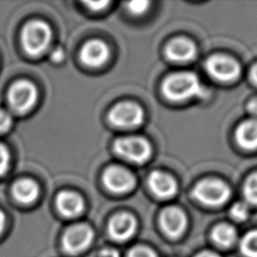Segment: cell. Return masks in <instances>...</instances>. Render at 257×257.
I'll list each match as a JSON object with an SVG mask.
<instances>
[{
	"label": "cell",
	"instance_id": "cell-28",
	"mask_svg": "<svg viewBox=\"0 0 257 257\" xmlns=\"http://www.w3.org/2000/svg\"><path fill=\"white\" fill-rule=\"evenodd\" d=\"M100 257H118V253L113 249H105L101 252Z\"/></svg>",
	"mask_w": 257,
	"mask_h": 257
},
{
	"label": "cell",
	"instance_id": "cell-7",
	"mask_svg": "<svg viewBox=\"0 0 257 257\" xmlns=\"http://www.w3.org/2000/svg\"><path fill=\"white\" fill-rule=\"evenodd\" d=\"M206 67L213 77L222 81L233 80L240 73L239 64L224 55H213L207 60Z\"/></svg>",
	"mask_w": 257,
	"mask_h": 257
},
{
	"label": "cell",
	"instance_id": "cell-19",
	"mask_svg": "<svg viewBox=\"0 0 257 257\" xmlns=\"http://www.w3.org/2000/svg\"><path fill=\"white\" fill-rule=\"evenodd\" d=\"M241 250L248 257H257V231L249 232L241 241Z\"/></svg>",
	"mask_w": 257,
	"mask_h": 257
},
{
	"label": "cell",
	"instance_id": "cell-22",
	"mask_svg": "<svg viewBox=\"0 0 257 257\" xmlns=\"http://www.w3.org/2000/svg\"><path fill=\"white\" fill-rule=\"evenodd\" d=\"M10 163V156L7 149L0 144V176L7 172Z\"/></svg>",
	"mask_w": 257,
	"mask_h": 257
},
{
	"label": "cell",
	"instance_id": "cell-1",
	"mask_svg": "<svg viewBox=\"0 0 257 257\" xmlns=\"http://www.w3.org/2000/svg\"><path fill=\"white\" fill-rule=\"evenodd\" d=\"M164 93L173 100H184L204 91L196 74L191 72H179L170 75L163 84Z\"/></svg>",
	"mask_w": 257,
	"mask_h": 257
},
{
	"label": "cell",
	"instance_id": "cell-20",
	"mask_svg": "<svg viewBox=\"0 0 257 257\" xmlns=\"http://www.w3.org/2000/svg\"><path fill=\"white\" fill-rule=\"evenodd\" d=\"M246 199L254 204H257V174L251 176L244 187Z\"/></svg>",
	"mask_w": 257,
	"mask_h": 257
},
{
	"label": "cell",
	"instance_id": "cell-32",
	"mask_svg": "<svg viewBox=\"0 0 257 257\" xmlns=\"http://www.w3.org/2000/svg\"><path fill=\"white\" fill-rule=\"evenodd\" d=\"M251 75H252V78L253 80L257 83V65H255L252 69V72H251Z\"/></svg>",
	"mask_w": 257,
	"mask_h": 257
},
{
	"label": "cell",
	"instance_id": "cell-17",
	"mask_svg": "<svg viewBox=\"0 0 257 257\" xmlns=\"http://www.w3.org/2000/svg\"><path fill=\"white\" fill-rule=\"evenodd\" d=\"M237 139L240 145L247 149L257 147V119L244 121L237 130Z\"/></svg>",
	"mask_w": 257,
	"mask_h": 257
},
{
	"label": "cell",
	"instance_id": "cell-12",
	"mask_svg": "<svg viewBox=\"0 0 257 257\" xmlns=\"http://www.w3.org/2000/svg\"><path fill=\"white\" fill-rule=\"evenodd\" d=\"M108 230L113 239L124 241L134 234L136 230V220L130 214L120 213L110 220Z\"/></svg>",
	"mask_w": 257,
	"mask_h": 257
},
{
	"label": "cell",
	"instance_id": "cell-8",
	"mask_svg": "<svg viewBox=\"0 0 257 257\" xmlns=\"http://www.w3.org/2000/svg\"><path fill=\"white\" fill-rule=\"evenodd\" d=\"M93 238V232L85 224L75 225L69 228L63 235L62 243L67 252L78 253L89 246Z\"/></svg>",
	"mask_w": 257,
	"mask_h": 257
},
{
	"label": "cell",
	"instance_id": "cell-18",
	"mask_svg": "<svg viewBox=\"0 0 257 257\" xmlns=\"http://www.w3.org/2000/svg\"><path fill=\"white\" fill-rule=\"evenodd\" d=\"M212 236L217 244L228 247L234 243L237 234L232 226L228 224H221L214 229Z\"/></svg>",
	"mask_w": 257,
	"mask_h": 257
},
{
	"label": "cell",
	"instance_id": "cell-21",
	"mask_svg": "<svg viewBox=\"0 0 257 257\" xmlns=\"http://www.w3.org/2000/svg\"><path fill=\"white\" fill-rule=\"evenodd\" d=\"M230 214L237 221L245 220L248 217V207L244 203L238 202L233 205L230 210Z\"/></svg>",
	"mask_w": 257,
	"mask_h": 257
},
{
	"label": "cell",
	"instance_id": "cell-14",
	"mask_svg": "<svg viewBox=\"0 0 257 257\" xmlns=\"http://www.w3.org/2000/svg\"><path fill=\"white\" fill-rule=\"evenodd\" d=\"M56 206L63 216L73 218L83 211L84 204L79 195L73 192H62L57 196Z\"/></svg>",
	"mask_w": 257,
	"mask_h": 257
},
{
	"label": "cell",
	"instance_id": "cell-26",
	"mask_svg": "<svg viewBox=\"0 0 257 257\" xmlns=\"http://www.w3.org/2000/svg\"><path fill=\"white\" fill-rule=\"evenodd\" d=\"M85 4L91 10L98 11V10L103 9L106 5H108V2L107 1H94V2H85Z\"/></svg>",
	"mask_w": 257,
	"mask_h": 257
},
{
	"label": "cell",
	"instance_id": "cell-23",
	"mask_svg": "<svg viewBox=\"0 0 257 257\" xmlns=\"http://www.w3.org/2000/svg\"><path fill=\"white\" fill-rule=\"evenodd\" d=\"M149 1H132L127 3V9L133 14H143L148 9Z\"/></svg>",
	"mask_w": 257,
	"mask_h": 257
},
{
	"label": "cell",
	"instance_id": "cell-3",
	"mask_svg": "<svg viewBox=\"0 0 257 257\" xmlns=\"http://www.w3.org/2000/svg\"><path fill=\"white\" fill-rule=\"evenodd\" d=\"M37 99L35 86L26 80L15 82L8 92V100L12 109L19 113L30 110Z\"/></svg>",
	"mask_w": 257,
	"mask_h": 257
},
{
	"label": "cell",
	"instance_id": "cell-15",
	"mask_svg": "<svg viewBox=\"0 0 257 257\" xmlns=\"http://www.w3.org/2000/svg\"><path fill=\"white\" fill-rule=\"evenodd\" d=\"M166 52L172 60L188 61L195 57L196 47L192 41L186 38H177L168 44Z\"/></svg>",
	"mask_w": 257,
	"mask_h": 257
},
{
	"label": "cell",
	"instance_id": "cell-29",
	"mask_svg": "<svg viewBox=\"0 0 257 257\" xmlns=\"http://www.w3.org/2000/svg\"><path fill=\"white\" fill-rule=\"evenodd\" d=\"M248 110L252 114L257 115V99H253L248 103Z\"/></svg>",
	"mask_w": 257,
	"mask_h": 257
},
{
	"label": "cell",
	"instance_id": "cell-10",
	"mask_svg": "<svg viewBox=\"0 0 257 257\" xmlns=\"http://www.w3.org/2000/svg\"><path fill=\"white\" fill-rule=\"evenodd\" d=\"M108 56V47L104 42L97 39L86 42L80 51V59L82 62L92 67H97L105 63Z\"/></svg>",
	"mask_w": 257,
	"mask_h": 257
},
{
	"label": "cell",
	"instance_id": "cell-11",
	"mask_svg": "<svg viewBox=\"0 0 257 257\" xmlns=\"http://www.w3.org/2000/svg\"><path fill=\"white\" fill-rule=\"evenodd\" d=\"M160 221L165 232L172 237L181 235L187 223L183 211L176 207H169L165 209L161 214Z\"/></svg>",
	"mask_w": 257,
	"mask_h": 257
},
{
	"label": "cell",
	"instance_id": "cell-5",
	"mask_svg": "<svg viewBox=\"0 0 257 257\" xmlns=\"http://www.w3.org/2000/svg\"><path fill=\"white\" fill-rule=\"evenodd\" d=\"M194 195L202 203L215 206L226 202L230 196V189L219 180L208 179L195 187Z\"/></svg>",
	"mask_w": 257,
	"mask_h": 257
},
{
	"label": "cell",
	"instance_id": "cell-16",
	"mask_svg": "<svg viewBox=\"0 0 257 257\" xmlns=\"http://www.w3.org/2000/svg\"><path fill=\"white\" fill-rule=\"evenodd\" d=\"M13 195L15 199L21 203H32L38 197V186L30 179H22L15 183Z\"/></svg>",
	"mask_w": 257,
	"mask_h": 257
},
{
	"label": "cell",
	"instance_id": "cell-30",
	"mask_svg": "<svg viewBox=\"0 0 257 257\" xmlns=\"http://www.w3.org/2000/svg\"><path fill=\"white\" fill-rule=\"evenodd\" d=\"M4 226H5V216H4L3 212L0 211V234L4 229Z\"/></svg>",
	"mask_w": 257,
	"mask_h": 257
},
{
	"label": "cell",
	"instance_id": "cell-24",
	"mask_svg": "<svg viewBox=\"0 0 257 257\" xmlns=\"http://www.w3.org/2000/svg\"><path fill=\"white\" fill-rule=\"evenodd\" d=\"M127 257H157L156 254L149 248L146 247H135L133 248Z\"/></svg>",
	"mask_w": 257,
	"mask_h": 257
},
{
	"label": "cell",
	"instance_id": "cell-25",
	"mask_svg": "<svg viewBox=\"0 0 257 257\" xmlns=\"http://www.w3.org/2000/svg\"><path fill=\"white\" fill-rule=\"evenodd\" d=\"M11 124H12V119L10 114L0 109V133H4L8 131Z\"/></svg>",
	"mask_w": 257,
	"mask_h": 257
},
{
	"label": "cell",
	"instance_id": "cell-13",
	"mask_svg": "<svg viewBox=\"0 0 257 257\" xmlns=\"http://www.w3.org/2000/svg\"><path fill=\"white\" fill-rule=\"evenodd\" d=\"M149 185L151 190L158 197L169 198L172 197L177 190L175 180L164 172H153L149 178Z\"/></svg>",
	"mask_w": 257,
	"mask_h": 257
},
{
	"label": "cell",
	"instance_id": "cell-6",
	"mask_svg": "<svg viewBox=\"0 0 257 257\" xmlns=\"http://www.w3.org/2000/svg\"><path fill=\"white\" fill-rule=\"evenodd\" d=\"M144 118L143 109L132 102H121L113 106L109 112V120L112 124L121 128L136 127Z\"/></svg>",
	"mask_w": 257,
	"mask_h": 257
},
{
	"label": "cell",
	"instance_id": "cell-2",
	"mask_svg": "<svg viewBox=\"0 0 257 257\" xmlns=\"http://www.w3.org/2000/svg\"><path fill=\"white\" fill-rule=\"evenodd\" d=\"M21 39L28 54L39 56L47 50L51 42L50 27L42 21H31L24 26Z\"/></svg>",
	"mask_w": 257,
	"mask_h": 257
},
{
	"label": "cell",
	"instance_id": "cell-31",
	"mask_svg": "<svg viewBox=\"0 0 257 257\" xmlns=\"http://www.w3.org/2000/svg\"><path fill=\"white\" fill-rule=\"evenodd\" d=\"M197 257H219V256L213 252H202Z\"/></svg>",
	"mask_w": 257,
	"mask_h": 257
},
{
	"label": "cell",
	"instance_id": "cell-4",
	"mask_svg": "<svg viewBox=\"0 0 257 257\" xmlns=\"http://www.w3.org/2000/svg\"><path fill=\"white\" fill-rule=\"evenodd\" d=\"M114 150L120 157L134 163H143L151 155L150 144L139 137L118 139L114 143Z\"/></svg>",
	"mask_w": 257,
	"mask_h": 257
},
{
	"label": "cell",
	"instance_id": "cell-27",
	"mask_svg": "<svg viewBox=\"0 0 257 257\" xmlns=\"http://www.w3.org/2000/svg\"><path fill=\"white\" fill-rule=\"evenodd\" d=\"M62 58H63V52H62V50L61 49H55L53 52H52V54H51V59L53 60V61H55V62H58V61H60V60H62Z\"/></svg>",
	"mask_w": 257,
	"mask_h": 257
},
{
	"label": "cell",
	"instance_id": "cell-9",
	"mask_svg": "<svg viewBox=\"0 0 257 257\" xmlns=\"http://www.w3.org/2000/svg\"><path fill=\"white\" fill-rule=\"evenodd\" d=\"M105 187L113 193L121 194L131 191L135 186L134 176L121 167H110L103 174Z\"/></svg>",
	"mask_w": 257,
	"mask_h": 257
}]
</instances>
